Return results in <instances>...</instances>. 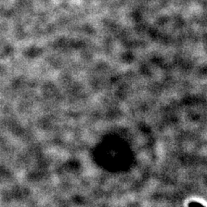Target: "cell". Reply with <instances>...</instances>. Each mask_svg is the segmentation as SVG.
<instances>
[{"label":"cell","mask_w":207,"mask_h":207,"mask_svg":"<svg viewBox=\"0 0 207 207\" xmlns=\"http://www.w3.org/2000/svg\"><path fill=\"white\" fill-rule=\"evenodd\" d=\"M189 207H204V206L203 205H201V204L199 203L194 202V203H190V205H189Z\"/></svg>","instance_id":"1"}]
</instances>
